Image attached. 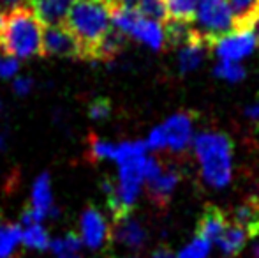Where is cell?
I'll return each instance as SVG.
<instances>
[{
    "instance_id": "cell-18",
    "label": "cell",
    "mask_w": 259,
    "mask_h": 258,
    "mask_svg": "<svg viewBox=\"0 0 259 258\" xmlns=\"http://www.w3.org/2000/svg\"><path fill=\"white\" fill-rule=\"evenodd\" d=\"M164 38L169 46H185L187 43H191L192 39H196L194 27L191 21H178V20H167L166 27H164Z\"/></svg>"
},
{
    "instance_id": "cell-25",
    "label": "cell",
    "mask_w": 259,
    "mask_h": 258,
    "mask_svg": "<svg viewBox=\"0 0 259 258\" xmlns=\"http://www.w3.org/2000/svg\"><path fill=\"white\" fill-rule=\"evenodd\" d=\"M81 244H83L81 237H79L78 234H72V232H69V234H65L64 237L52 241L50 249H52L57 256H60V255H76V253L79 251V248H81Z\"/></svg>"
},
{
    "instance_id": "cell-24",
    "label": "cell",
    "mask_w": 259,
    "mask_h": 258,
    "mask_svg": "<svg viewBox=\"0 0 259 258\" xmlns=\"http://www.w3.org/2000/svg\"><path fill=\"white\" fill-rule=\"evenodd\" d=\"M166 6L169 20L191 21L192 23L196 7H198V0H166Z\"/></svg>"
},
{
    "instance_id": "cell-19",
    "label": "cell",
    "mask_w": 259,
    "mask_h": 258,
    "mask_svg": "<svg viewBox=\"0 0 259 258\" xmlns=\"http://www.w3.org/2000/svg\"><path fill=\"white\" fill-rule=\"evenodd\" d=\"M125 45V35H122L118 30L111 27V30L106 34V38L99 43V46L96 48L92 55V60H109L115 59L118 55V52Z\"/></svg>"
},
{
    "instance_id": "cell-43",
    "label": "cell",
    "mask_w": 259,
    "mask_h": 258,
    "mask_svg": "<svg viewBox=\"0 0 259 258\" xmlns=\"http://www.w3.org/2000/svg\"><path fill=\"white\" fill-rule=\"evenodd\" d=\"M125 258H138V256H125Z\"/></svg>"
},
{
    "instance_id": "cell-32",
    "label": "cell",
    "mask_w": 259,
    "mask_h": 258,
    "mask_svg": "<svg viewBox=\"0 0 259 258\" xmlns=\"http://www.w3.org/2000/svg\"><path fill=\"white\" fill-rule=\"evenodd\" d=\"M13 87H14V92L20 94V96H25V94H28L32 90L34 82H32L30 78H27V76H18V78L14 80Z\"/></svg>"
},
{
    "instance_id": "cell-34",
    "label": "cell",
    "mask_w": 259,
    "mask_h": 258,
    "mask_svg": "<svg viewBox=\"0 0 259 258\" xmlns=\"http://www.w3.org/2000/svg\"><path fill=\"white\" fill-rule=\"evenodd\" d=\"M150 258H177L175 256V253L171 251L169 248H166V246H160V248H157L154 253H152Z\"/></svg>"
},
{
    "instance_id": "cell-20",
    "label": "cell",
    "mask_w": 259,
    "mask_h": 258,
    "mask_svg": "<svg viewBox=\"0 0 259 258\" xmlns=\"http://www.w3.org/2000/svg\"><path fill=\"white\" fill-rule=\"evenodd\" d=\"M235 16V28H247L259 13V0H228Z\"/></svg>"
},
{
    "instance_id": "cell-11",
    "label": "cell",
    "mask_w": 259,
    "mask_h": 258,
    "mask_svg": "<svg viewBox=\"0 0 259 258\" xmlns=\"http://www.w3.org/2000/svg\"><path fill=\"white\" fill-rule=\"evenodd\" d=\"M180 182V172H178L177 166L167 165L162 168V172L155 177L154 180H150L148 184V193L150 198L155 203H167L173 195L175 188Z\"/></svg>"
},
{
    "instance_id": "cell-17",
    "label": "cell",
    "mask_w": 259,
    "mask_h": 258,
    "mask_svg": "<svg viewBox=\"0 0 259 258\" xmlns=\"http://www.w3.org/2000/svg\"><path fill=\"white\" fill-rule=\"evenodd\" d=\"M247 239H249L247 234L240 227H236V225H228V228H226L221 237L217 239V244L222 255L231 258L242 251Z\"/></svg>"
},
{
    "instance_id": "cell-36",
    "label": "cell",
    "mask_w": 259,
    "mask_h": 258,
    "mask_svg": "<svg viewBox=\"0 0 259 258\" xmlns=\"http://www.w3.org/2000/svg\"><path fill=\"white\" fill-rule=\"evenodd\" d=\"M247 28L252 32V35L256 38V41L259 43V13L252 18V20H250V23H249V27H247Z\"/></svg>"
},
{
    "instance_id": "cell-5",
    "label": "cell",
    "mask_w": 259,
    "mask_h": 258,
    "mask_svg": "<svg viewBox=\"0 0 259 258\" xmlns=\"http://www.w3.org/2000/svg\"><path fill=\"white\" fill-rule=\"evenodd\" d=\"M256 38L249 28H235L228 35L213 43V52L221 59V62H238L249 57L256 50Z\"/></svg>"
},
{
    "instance_id": "cell-41",
    "label": "cell",
    "mask_w": 259,
    "mask_h": 258,
    "mask_svg": "<svg viewBox=\"0 0 259 258\" xmlns=\"http://www.w3.org/2000/svg\"><path fill=\"white\" fill-rule=\"evenodd\" d=\"M4 55H6V53H2V52H0V62H2V59H4Z\"/></svg>"
},
{
    "instance_id": "cell-10",
    "label": "cell",
    "mask_w": 259,
    "mask_h": 258,
    "mask_svg": "<svg viewBox=\"0 0 259 258\" xmlns=\"http://www.w3.org/2000/svg\"><path fill=\"white\" fill-rule=\"evenodd\" d=\"M226 228H228V217L224 210L215 205H206L196 227V237H201L208 242H217Z\"/></svg>"
},
{
    "instance_id": "cell-2",
    "label": "cell",
    "mask_w": 259,
    "mask_h": 258,
    "mask_svg": "<svg viewBox=\"0 0 259 258\" xmlns=\"http://www.w3.org/2000/svg\"><path fill=\"white\" fill-rule=\"evenodd\" d=\"M203 180L210 188L222 190L233 179V141L221 131H203L192 140Z\"/></svg>"
},
{
    "instance_id": "cell-7",
    "label": "cell",
    "mask_w": 259,
    "mask_h": 258,
    "mask_svg": "<svg viewBox=\"0 0 259 258\" xmlns=\"http://www.w3.org/2000/svg\"><path fill=\"white\" fill-rule=\"evenodd\" d=\"M162 129L166 133V141L169 151H185L189 143L194 140V115L189 114V112H178L164 122Z\"/></svg>"
},
{
    "instance_id": "cell-38",
    "label": "cell",
    "mask_w": 259,
    "mask_h": 258,
    "mask_svg": "<svg viewBox=\"0 0 259 258\" xmlns=\"http://www.w3.org/2000/svg\"><path fill=\"white\" fill-rule=\"evenodd\" d=\"M254 258H259V244L254 248Z\"/></svg>"
},
{
    "instance_id": "cell-1",
    "label": "cell",
    "mask_w": 259,
    "mask_h": 258,
    "mask_svg": "<svg viewBox=\"0 0 259 258\" xmlns=\"http://www.w3.org/2000/svg\"><path fill=\"white\" fill-rule=\"evenodd\" d=\"M111 0H76L65 20L83 48V59L92 60L99 43L111 30Z\"/></svg>"
},
{
    "instance_id": "cell-37",
    "label": "cell",
    "mask_w": 259,
    "mask_h": 258,
    "mask_svg": "<svg viewBox=\"0 0 259 258\" xmlns=\"http://www.w3.org/2000/svg\"><path fill=\"white\" fill-rule=\"evenodd\" d=\"M111 2L120 7H138L140 0H111Z\"/></svg>"
},
{
    "instance_id": "cell-6",
    "label": "cell",
    "mask_w": 259,
    "mask_h": 258,
    "mask_svg": "<svg viewBox=\"0 0 259 258\" xmlns=\"http://www.w3.org/2000/svg\"><path fill=\"white\" fill-rule=\"evenodd\" d=\"M42 55L83 59V48L65 25L46 27L42 32Z\"/></svg>"
},
{
    "instance_id": "cell-22",
    "label": "cell",
    "mask_w": 259,
    "mask_h": 258,
    "mask_svg": "<svg viewBox=\"0 0 259 258\" xmlns=\"http://www.w3.org/2000/svg\"><path fill=\"white\" fill-rule=\"evenodd\" d=\"M21 242H23L27 248L37 249V251H45V249L50 248V244H52V239H50L48 232H46L41 225H32V227L23 228Z\"/></svg>"
},
{
    "instance_id": "cell-40",
    "label": "cell",
    "mask_w": 259,
    "mask_h": 258,
    "mask_svg": "<svg viewBox=\"0 0 259 258\" xmlns=\"http://www.w3.org/2000/svg\"><path fill=\"white\" fill-rule=\"evenodd\" d=\"M4 147V136H0V149Z\"/></svg>"
},
{
    "instance_id": "cell-13",
    "label": "cell",
    "mask_w": 259,
    "mask_h": 258,
    "mask_svg": "<svg viewBox=\"0 0 259 258\" xmlns=\"http://www.w3.org/2000/svg\"><path fill=\"white\" fill-rule=\"evenodd\" d=\"M233 225L240 227L247 237L259 235V200H243L240 205L233 209Z\"/></svg>"
},
{
    "instance_id": "cell-35",
    "label": "cell",
    "mask_w": 259,
    "mask_h": 258,
    "mask_svg": "<svg viewBox=\"0 0 259 258\" xmlns=\"http://www.w3.org/2000/svg\"><path fill=\"white\" fill-rule=\"evenodd\" d=\"M245 115H247V119H250V121L259 122V103L249 104V106L245 108Z\"/></svg>"
},
{
    "instance_id": "cell-42",
    "label": "cell",
    "mask_w": 259,
    "mask_h": 258,
    "mask_svg": "<svg viewBox=\"0 0 259 258\" xmlns=\"http://www.w3.org/2000/svg\"><path fill=\"white\" fill-rule=\"evenodd\" d=\"M0 110H2V101H0Z\"/></svg>"
},
{
    "instance_id": "cell-9",
    "label": "cell",
    "mask_w": 259,
    "mask_h": 258,
    "mask_svg": "<svg viewBox=\"0 0 259 258\" xmlns=\"http://www.w3.org/2000/svg\"><path fill=\"white\" fill-rule=\"evenodd\" d=\"M76 0H28V9L45 27L65 25L67 14Z\"/></svg>"
},
{
    "instance_id": "cell-26",
    "label": "cell",
    "mask_w": 259,
    "mask_h": 258,
    "mask_svg": "<svg viewBox=\"0 0 259 258\" xmlns=\"http://www.w3.org/2000/svg\"><path fill=\"white\" fill-rule=\"evenodd\" d=\"M213 75L217 78H222L226 82H240L247 76V71L242 64L238 62H219L213 69Z\"/></svg>"
},
{
    "instance_id": "cell-30",
    "label": "cell",
    "mask_w": 259,
    "mask_h": 258,
    "mask_svg": "<svg viewBox=\"0 0 259 258\" xmlns=\"http://www.w3.org/2000/svg\"><path fill=\"white\" fill-rule=\"evenodd\" d=\"M111 114V104H109L108 99H96L89 108V115L94 119V121H103V119L109 117Z\"/></svg>"
},
{
    "instance_id": "cell-27",
    "label": "cell",
    "mask_w": 259,
    "mask_h": 258,
    "mask_svg": "<svg viewBox=\"0 0 259 258\" xmlns=\"http://www.w3.org/2000/svg\"><path fill=\"white\" fill-rule=\"evenodd\" d=\"M210 249H211V242H208L201 237H194L178 253L177 258H208Z\"/></svg>"
},
{
    "instance_id": "cell-28",
    "label": "cell",
    "mask_w": 259,
    "mask_h": 258,
    "mask_svg": "<svg viewBox=\"0 0 259 258\" xmlns=\"http://www.w3.org/2000/svg\"><path fill=\"white\" fill-rule=\"evenodd\" d=\"M111 149H113L111 141L101 140V138H97V136L90 138V151H92V156L96 159H109Z\"/></svg>"
},
{
    "instance_id": "cell-23",
    "label": "cell",
    "mask_w": 259,
    "mask_h": 258,
    "mask_svg": "<svg viewBox=\"0 0 259 258\" xmlns=\"http://www.w3.org/2000/svg\"><path fill=\"white\" fill-rule=\"evenodd\" d=\"M136 9L143 18L157 21V23H162V21L166 23L169 20L166 0H140Z\"/></svg>"
},
{
    "instance_id": "cell-29",
    "label": "cell",
    "mask_w": 259,
    "mask_h": 258,
    "mask_svg": "<svg viewBox=\"0 0 259 258\" xmlns=\"http://www.w3.org/2000/svg\"><path fill=\"white\" fill-rule=\"evenodd\" d=\"M147 143V149L150 151H160V149H166L167 147V141H166V133H164L162 126H157L150 131L148 138L145 140Z\"/></svg>"
},
{
    "instance_id": "cell-14",
    "label": "cell",
    "mask_w": 259,
    "mask_h": 258,
    "mask_svg": "<svg viewBox=\"0 0 259 258\" xmlns=\"http://www.w3.org/2000/svg\"><path fill=\"white\" fill-rule=\"evenodd\" d=\"M131 38L138 39L143 45L150 46L152 50H160L166 43V38H164V28L160 27V23L152 20H147L140 14L136 25H134L133 32H131Z\"/></svg>"
},
{
    "instance_id": "cell-8",
    "label": "cell",
    "mask_w": 259,
    "mask_h": 258,
    "mask_svg": "<svg viewBox=\"0 0 259 258\" xmlns=\"http://www.w3.org/2000/svg\"><path fill=\"white\" fill-rule=\"evenodd\" d=\"M79 228H81V242L89 246L90 249H101L108 242V223H106L101 210H97L96 207L90 205L83 210Z\"/></svg>"
},
{
    "instance_id": "cell-4",
    "label": "cell",
    "mask_w": 259,
    "mask_h": 258,
    "mask_svg": "<svg viewBox=\"0 0 259 258\" xmlns=\"http://www.w3.org/2000/svg\"><path fill=\"white\" fill-rule=\"evenodd\" d=\"M192 27L208 46L235 30V16L228 0H198Z\"/></svg>"
},
{
    "instance_id": "cell-39",
    "label": "cell",
    "mask_w": 259,
    "mask_h": 258,
    "mask_svg": "<svg viewBox=\"0 0 259 258\" xmlns=\"http://www.w3.org/2000/svg\"><path fill=\"white\" fill-rule=\"evenodd\" d=\"M58 258H78V255H60Z\"/></svg>"
},
{
    "instance_id": "cell-15",
    "label": "cell",
    "mask_w": 259,
    "mask_h": 258,
    "mask_svg": "<svg viewBox=\"0 0 259 258\" xmlns=\"http://www.w3.org/2000/svg\"><path fill=\"white\" fill-rule=\"evenodd\" d=\"M115 239L122 244H125L127 248H141L143 242L147 241V232H145L143 225L134 217H125V219L118 221L115 228Z\"/></svg>"
},
{
    "instance_id": "cell-16",
    "label": "cell",
    "mask_w": 259,
    "mask_h": 258,
    "mask_svg": "<svg viewBox=\"0 0 259 258\" xmlns=\"http://www.w3.org/2000/svg\"><path fill=\"white\" fill-rule=\"evenodd\" d=\"M206 48H208V45L205 41H201L199 38L192 39L191 43H187L185 46H182L180 53H178V65H180V72L194 71V69L198 67L203 60H205Z\"/></svg>"
},
{
    "instance_id": "cell-3",
    "label": "cell",
    "mask_w": 259,
    "mask_h": 258,
    "mask_svg": "<svg viewBox=\"0 0 259 258\" xmlns=\"http://www.w3.org/2000/svg\"><path fill=\"white\" fill-rule=\"evenodd\" d=\"M42 25L28 7L7 13L0 32V50L14 59H30L42 55Z\"/></svg>"
},
{
    "instance_id": "cell-21",
    "label": "cell",
    "mask_w": 259,
    "mask_h": 258,
    "mask_svg": "<svg viewBox=\"0 0 259 258\" xmlns=\"http://www.w3.org/2000/svg\"><path fill=\"white\" fill-rule=\"evenodd\" d=\"M23 228L20 225H6L0 228V258H11L21 242Z\"/></svg>"
},
{
    "instance_id": "cell-31",
    "label": "cell",
    "mask_w": 259,
    "mask_h": 258,
    "mask_svg": "<svg viewBox=\"0 0 259 258\" xmlns=\"http://www.w3.org/2000/svg\"><path fill=\"white\" fill-rule=\"evenodd\" d=\"M18 71H20V62H18V59H14V57L6 53L2 62H0V76H2V78H13Z\"/></svg>"
},
{
    "instance_id": "cell-12",
    "label": "cell",
    "mask_w": 259,
    "mask_h": 258,
    "mask_svg": "<svg viewBox=\"0 0 259 258\" xmlns=\"http://www.w3.org/2000/svg\"><path fill=\"white\" fill-rule=\"evenodd\" d=\"M53 207H55V203H53V193H52V179H50L48 172H42L41 175L35 179L34 188H32L30 209L34 210L35 216L42 221L46 216H50Z\"/></svg>"
},
{
    "instance_id": "cell-33",
    "label": "cell",
    "mask_w": 259,
    "mask_h": 258,
    "mask_svg": "<svg viewBox=\"0 0 259 258\" xmlns=\"http://www.w3.org/2000/svg\"><path fill=\"white\" fill-rule=\"evenodd\" d=\"M21 7H28V0H0V11L4 13H11Z\"/></svg>"
}]
</instances>
